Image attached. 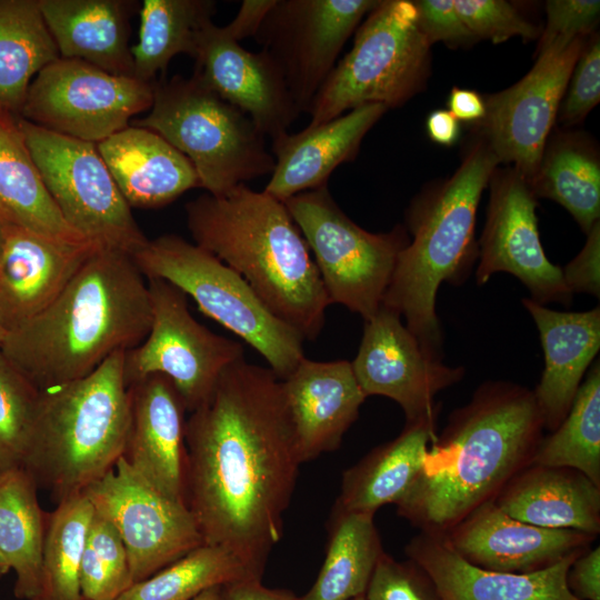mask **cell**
<instances>
[{
    "instance_id": "6da1fadb",
    "label": "cell",
    "mask_w": 600,
    "mask_h": 600,
    "mask_svg": "<svg viewBox=\"0 0 600 600\" xmlns=\"http://www.w3.org/2000/svg\"><path fill=\"white\" fill-rule=\"evenodd\" d=\"M184 499L203 543L262 579L302 463L281 380L238 359L186 421Z\"/></svg>"
},
{
    "instance_id": "7a4b0ae2",
    "label": "cell",
    "mask_w": 600,
    "mask_h": 600,
    "mask_svg": "<svg viewBox=\"0 0 600 600\" xmlns=\"http://www.w3.org/2000/svg\"><path fill=\"white\" fill-rule=\"evenodd\" d=\"M543 430L531 389L484 381L429 446L398 516L421 532L447 534L531 463Z\"/></svg>"
},
{
    "instance_id": "3957f363",
    "label": "cell",
    "mask_w": 600,
    "mask_h": 600,
    "mask_svg": "<svg viewBox=\"0 0 600 600\" xmlns=\"http://www.w3.org/2000/svg\"><path fill=\"white\" fill-rule=\"evenodd\" d=\"M151 319L148 281L132 256L100 247L49 306L6 333L0 351L44 391L138 347Z\"/></svg>"
},
{
    "instance_id": "277c9868",
    "label": "cell",
    "mask_w": 600,
    "mask_h": 600,
    "mask_svg": "<svg viewBox=\"0 0 600 600\" xmlns=\"http://www.w3.org/2000/svg\"><path fill=\"white\" fill-rule=\"evenodd\" d=\"M194 243L238 272L267 308L314 340L330 306L319 271L286 204L240 184L186 204Z\"/></svg>"
},
{
    "instance_id": "5b68a950",
    "label": "cell",
    "mask_w": 600,
    "mask_h": 600,
    "mask_svg": "<svg viewBox=\"0 0 600 600\" xmlns=\"http://www.w3.org/2000/svg\"><path fill=\"white\" fill-rule=\"evenodd\" d=\"M499 161L480 139L456 172L414 199L407 212L412 234L400 252L382 306L406 320L422 350L443 359L436 299L443 282L462 284L478 259L476 217L482 192Z\"/></svg>"
},
{
    "instance_id": "8992f818",
    "label": "cell",
    "mask_w": 600,
    "mask_h": 600,
    "mask_svg": "<svg viewBox=\"0 0 600 600\" xmlns=\"http://www.w3.org/2000/svg\"><path fill=\"white\" fill-rule=\"evenodd\" d=\"M126 352L78 380L40 391L22 463L58 503L83 493L123 456L130 424Z\"/></svg>"
},
{
    "instance_id": "52a82bcc",
    "label": "cell",
    "mask_w": 600,
    "mask_h": 600,
    "mask_svg": "<svg viewBox=\"0 0 600 600\" xmlns=\"http://www.w3.org/2000/svg\"><path fill=\"white\" fill-rule=\"evenodd\" d=\"M132 126L157 132L184 154L210 194H223L274 168L266 136L253 121L192 76L156 81L149 113Z\"/></svg>"
},
{
    "instance_id": "ba28073f",
    "label": "cell",
    "mask_w": 600,
    "mask_h": 600,
    "mask_svg": "<svg viewBox=\"0 0 600 600\" xmlns=\"http://www.w3.org/2000/svg\"><path fill=\"white\" fill-rule=\"evenodd\" d=\"M356 31L352 48L314 97L308 126L366 104L396 108L424 87L431 44L413 1H380Z\"/></svg>"
},
{
    "instance_id": "9c48e42d",
    "label": "cell",
    "mask_w": 600,
    "mask_h": 600,
    "mask_svg": "<svg viewBox=\"0 0 600 600\" xmlns=\"http://www.w3.org/2000/svg\"><path fill=\"white\" fill-rule=\"evenodd\" d=\"M132 258L146 278L173 284L250 344L280 380L306 358L303 337L277 318L238 272L196 243L163 234L148 240Z\"/></svg>"
},
{
    "instance_id": "30bf717a",
    "label": "cell",
    "mask_w": 600,
    "mask_h": 600,
    "mask_svg": "<svg viewBox=\"0 0 600 600\" xmlns=\"http://www.w3.org/2000/svg\"><path fill=\"white\" fill-rule=\"evenodd\" d=\"M319 271L329 304L371 318L381 307L398 257L409 243L402 227L369 232L333 200L328 184L283 202Z\"/></svg>"
},
{
    "instance_id": "8fae6325",
    "label": "cell",
    "mask_w": 600,
    "mask_h": 600,
    "mask_svg": "<svg viewBox=\"0 0 600 600\" xmlns=\"http://www.w3.org/2000/svg\"><path fill=\"white\" fill-rule=\"evenodd\" d=\"M18 127L66 222L84 239L130 256L148 238L140 230L97 144L17 117Z\"/></svg>"
},
{
    "instance_id": "7c38bea8",
    "label": "cell",
    "mask_w": 600,
    "mask_h": 600,
    "mask_svg": "<svg viewBox=\"0 0 600 600\" xmlns=\"http://www.w3.org/2000/svg\"><path fill=\"white\" fill-rule=\"evenodd\" d=\"M147 281L151 326L146 339L126 352V380L129 386L151 374L167 377L190 413L210 397L224 369L244 357L243 347L199 323L180 289L158 278Z\"/></svg>"
},
{
    "instance_id": "4fadbf2b",
    "label": "cell",
    "mask_w": 600,
    "mask_h": 600,
    "mask_svg": "<svg viewBox=\"0 0 600 600\" xmlns=\"http://www.w3.org/2000/svg\"><path fill=\"white\" fill-rule=\"evenodd\" d=\"M152 101V83L60 57L34 77L19 117L97 144L127 128Z\"/></svg>"
},
{
    "instance_id": "5bb4252c",
    "label": "cell",
    "mask_w": 600,
    "mask_h": 600,
    "mask_svg": "<svg viewBox=\"0 0 600 600\" xmlns=\"http://www.w3.org/2000/svg\"><path fill=\"white\" fill-rule=\"evenodd\" d=\"M586 38H558L538 49L532 69L508 89L483 97L482 140L499 163L534 179Z\"/></svg>"
},
{
    "instance_id": "9a60e30c",
    "label": "cell",
    "mask_w": 600,
    "mask_h": 600,
    "mask_svg": "<svg viewBox=\"0 0 600 600\" xmlns=\"http://www.w3.org/2000/svg\"><path fill=\"white\" fill-rule=\"evenodd\" d=\"M376 0H276L253 37L281 69L299 111L311 103Z\"/></svg>"
},
{
    "instance_id": "2e32d148",
    "label": "cell",
    "mask_w": 600,
    "mask_h": 600,
    "mask_svg": "<svg viewBox=\"0 0 600 600\" xmlns=\"http://www.w3.org/2000/svg\"><path fill=\"white\" fill-rule=\"evenodd\" d=\"M84 493L120 534L133 583L203 543L188 507L151 486L123 457Z\"/></svg>"
},
{
    "instance_id": "e0dca14e",
    "label": "cell",
    "mask_w": 600,
    "mask_h": 600,
    "mask_svg": "<svg viewBox=\"0 0 600 600\" xmlns=\"http://www.w3.org/2000/svg\"><path fill=\"white\" fill-rule=\"evenodd\" d=\"M484 228L478 244L476 280L484 284L498 272L518 278L533 301L571 304L562 268L547 258L540 241L536 196L512 167L494 170Z\"/></svg>"
},
{
    "instance_id": "ac0fdd59",
    "label": "cell",
    "mask_w": 600,
    "mask_h": 600,
    "mask_svg": "<svg viewBox=\"0 0 600 600\" xmlns=\"http://www.w3.org/2000/svg\"><path fill=\"white\" fill-rule=\"evenodd\" d=\"M350 362L363 394L394 400L406 422L438 424L436 396L464 376L463 367L430 358L401 317L382 304L364 320L358 353Z\"/></svg>"
},
{
    "instance_id": "d6986e66",
    "label": "cell",
    "mask_w": 600,
    "mask_h": 600,
    "mask_svg": "<svg viewBox=\"0 0 600 600\" xmlns=\"http://www.w3.org/2000/svg\"><path fill=\"white\" fill-rule=\"evenodd\" d=\"M192 77L246 113L271 140L288 132L299 111L270 54L251 52L212 20L198 33Z\"/></svg>"
},
{
    "instance_id": "ffe728a7",
    "label": "cell",
    "mask_w": 600,
    "mask_h": 600,
    "mask_svg": "<svg viewBox=\"0 0 600 600\" xmlns=\"http://www.w3.org/2000/svg\"><path fill=\"white\" fill-rule=\"evenodd\" d=\"M464 560L482 569L532 573L579 556L597 536L536 527L504 513L493 501L473 510L442 536Z\"/></svg>"
},
{
    "instance_id": "44dd1931",
    "label": "cell",
    "mask_w": 600,
    "mask_h": 600,
    "mask_svg": "<svg viewBox=\"0 0 600 600\" xmlns=\"http://www.w3.org/2000/svg\"><path fill=\"white\" fill-rule=\"evenodd\" d=\"M100 247L8 222L0 250V322L6 331L49 306Z\"/></svg>"
},
{
    "instance_id": "7402d4cb",
    "label": "cell",
    "mask_w": 600,
    "mask_h": 600,
    "mask_svg": "<svg viewBox=\"0 0 600 600\" xmlns=\"http://www.w3.org/2000/svg\"><path fill=\"white\" fill-rule=\"evenodd\" d=\"M129 391L130 424L122 457L151 486L186 504L187 410L181 398L158 373L129 384Z\"/></svg>"
},
{
    "instance_id": "603a6c76",
    "label": "cell",
    "mask_w": 600,
    "mask_h": 600,
    "mask_svg": "<svg viewBox=\"0 0 600 600\" xmlns=\"http://www.w3.org/2000/svg\"><path fill=\"white\" fill-rule=\"evenodd\" d=\"M281 384L302 463L338 449L367 399L348 360L303 358Z\"/></svg>"
},
{
    "instance_id": "cb8c5ba5",
    "label": "cell",
    "mask_w": 600,
    "mask_h": 600,
    "mask_svg": "<svg viewBox=\"0 0 600 600\" xmlns=\"http://www.w3.org/2000/svg\"><path fill=\"white\" fill-rule=\"evenodd\" d=\"M387 110L382 104H366L300 132L277 137L271 147L274 168L263 191L284 202L328 184L337 167L356 158L364 136Z\"/></svg>"
},
{
    "instance_id": "d4e9b609",
    "label": "cell",
    "mask_w": 600,
    "mask_h": 600,
    "mask_svg": "<svg viewBox=\"0 0 600 600\" xmlns=\"http://www.w3.org/2000/svg\"><path fill=\"white\" fill-rule=\"evenodd\" d=\"M404 553L430 576L442 600H579L566 582L578 556L538 572H499L471 564L442 536L421 531Z\"/></svg>"
},
{
    "instance_id": "484cf974",
    "label": "cell",
    "mask_w": 600,
    "mask_h": 600,
    "mask_svg": "<svg viewBox=\"0 0 600 600\" xmlns=\"http://www.w3.org/2000/svg\"><path fill=\"white\" fill-rule=\"evenodd\" d=\"M539 333L544 368L532 390L544 430L553 431L568 414L600 349V308L567 312L522 299Z\"/></svg>"
},
{
    "instance_id": "4316f807",
    "label": "cell",
    "mask_w": 600,
    "mask_h": 600,
    "mask_svg": "<svg viewBox=\"0 0 600 600\" xmlns=\"http://www.w3.org/2000/svg\"><path fill=\"white\" fill-rule=\"evenodd\" d=\"M97 148L130 208H160L200 187L191 161L152 130L128 126Z\"/></svg>"
},
{
    "instance_id": "83f0119b",
    "label": "cell",
    "mask_w": 600,
    "mask_h": 600,
    "mask_svg": "<svg viewBox=\"0 0 600 600\" xmlns=\"http://www.w3.org/2000/svg\"><path fill=\"white\" fill-rule=\"evenodd\" d=\"M493 502L511 518L536 527L600 533V487L572 468L529 464Z\"/></svg>"
},
{
    "instance_id": "f1b7e54d",
    "label": "cell",
    "mask_w": 600,
    "mask_h": 600,
    "mask_svg": "<svg viewBox=\"0 0 600 600\" xmlns=\"http://www.w3.org/2000/svg\"><path fill=\"white\" fill-rule=\"evenodd\" d=\"M60 57L117 76L134 77L129 47L132 2L122 0H38Z\"/></svg>"
},
{
    "instance_id": "f546056e",
    "label": "cell",
    "mask_w": 600,
    "mask_h": 600,
    "mask_svg": "<svg viewBox=\"0 0 600 600\" xmlns=\"http://www.w3.org/2000/svg\"><path fill=\"white\" fill-rule=\"evenodd\" d=\"M438 424L406 422L393 440L372 449L342 474L334 510L367 513L397 504L418 477Z\"/></svg>"
},
{
    "instance_id": "4dcf8cb0",
    "label": "cell",
    "mask_w": 600,
    "mask_h": 600,
    "mask_svg": "<svg viewBox=\"0 0 600 600\" xmlns=\"http://www.w3.org/2000/svg\"><path fill=\"white\" fill-rule=\"evenodd\" d=\"M0 211L13 223L48 237L89 241L63 219L18 127L0 111Z\"/></svg>"
},
{
    "instance_id": "1f68e13d",
    "label": "cell",
    "mask_w": 600,
    "mask_h": 600,
    "mask_svg": "<svg viewBox=\"0 0 600 600\" xmlns=\"http://www.w3.org/2000/svg\"><path fill=\"white\" fill-rule=\"evenodd\" d=\"M38 486L22 467L0 474V551L16 574L14 596L40 594L42 549L48 513L40 507Z\"/></svg>"
},
{
    "instance_id": "d6a6232c",
    "label": "cell",
    "mask_w": 600,
    "mask_h": 600,
    "mask_svg": "<svg viewBox=\"0 0 600 600\" xmlns=\"http://www.w3.org/2000/svg\"><path fill=\"white\" fill-rule=\"evenodd\" d=\"M59 58L38 0H0V111L19 117L34 77Z\"/></svg>"
},
{
    "instance_id": "836d02e7",
    "label": "cell",
    "mask_w": 600,
    "mask_h": 600,
    "mask_svg": "<svg viewBox=\"0 0 600 600\" xmlns=\"http://www.w3.org/2000/svg\"><path fill=\"white\" fill-rule=\"evenodd\" d=\"M530 188L536 198H548L561 204L586 233L599 222V157L578 133H561L547 141Z\"/></svg>"
},
{
    "instance_id": "e575fe53",
    "label": "cell",
    "mask_w": 600,
    "mask_h": 600,
    "mask_svg": "<svg viewBox=\"0 0 600 600\" xmlns=\"http://www.w3.org/2000/svg\"><path fill=\"white\" fill-rule=\"evenodd\" d=\"M382 552L373 516L333 509L324 561L300 600H352L364 596Z\"/></svg>"
},
{
    "instance_id": "d590c367",
    "label": "cell",
    "mask_w": 600,
    "mask_h": 600,
    "mask_svg": "<svg viewBox=\"0 0 600 600\" xmlns=\"http://www.w3.org/2000/svg\"><path fill=\"white\" fill-rule=\"evenodd\" d=\"M214 13L210 0H143L139 39L131 47L134 78L154 84L177 54L194 58L198 33Z\"/></svg>"
},
{
    "instance_id": "8d00e7d4",
    "label": "cell",
    "mask_w": 600,
    "mask_h": 600,
    "mask_svg": "<svg viewBox=\"0 0 600 600\" xmlns=\"http://www.w3.org/2000/svg\"><path fill=\"white\" fill-rule=\"evenodd\" d=\"M530 464L572 468L600 487V363L593 362L563 421L538 443Z\"/></svg>"
},
{
    "instance_id": "74e56055",
    "label": "cell",
    "mask_w": 600,
    "mask_h": 600,
    "mask_svg": "<svg viewBox=\"0 0 600 600\" xmlns=\"http://www.w3.org/2000/svg\"><path fill=\"white\" fill-rule=\"evenodd\" d=\"M93 516L84 492L58 502L48 513L37 600H82L80 564Z\"/></svg>"
},
{
    "instance_id": "f35d334b",
    "label": "cell",
    "mask_w": 600,
    "mask_h": 600,
    "mask_svg": "<svg viewBox=\"0 0 600 600\" xmlns=\"http://www.w3.org/2000/svg\"><path fill=\"white\" fill-rule=\"evenodd\" d=\"M256 577L231 551L202 543L151 577L133 583L117 600H193L212 587Z\"/></svg>"
},
{
    "instance_id": "ab89813d",
    "label": "cell",
    "mask_w": 600,
    "mask_h": 600,
    "mask_svg": "<svg viewBox=\"0 0 600 600\" xmlns=\"http://www.w3.org/2000/svg\"><path fill=\"white\" fill-rule=\"evenodd\" d=\"M82 600H117L132 584L129 557L113 524L94 510L80 564Z\"/></svg>"
},
{
    "instance_id": "60d3db41",
    "label": "cell",
    "mask_w": 600,
    "mask_h": 600,
    "mask_svg": "<svg viewBox=\"0 0 600 600\" xmlns=\"http://www.w3.org/2000/svg\"><path fill=\"white\" fill-rule=\"evenodd\" d=\"M40 391L0 351V474L22 467Z\"/></svg>"
},
{
    "instance_id": "b9f144b4",
    "label": "cell",
    "mask_w": 600,
    "mask_h": 600,
    "mask_svg": "<svg viewBox=\"0 0 600 600\" xmlns=\"http://www.w3.org/2000/svg\"><path fill=\"white\" fill-rule=\"evenodd\" d=\"M454 7L476 40L500 43L512 37L532 40L538 28L508 1L453 0Z\"/></svg>"
},
{
    "instance_id": "7bdbcfd3",
    "label": "cell",
    "mask_w": 600,
    "mask_h": 600,
    "mask_svg": "<svg viewBox=\"0 0 600 600\" xmlns=\"http://www.w3.org/2000/svg\"><path fill=\"white\" fill-rule=\"evenodd\" d=\"M367 600H442L430 576L411 559L382 552L364 592Z\"/></svg>"
},
{
    "instance_id": "ee69618b",
    "label": "cell",
    "mask_w": 600,
    "mask_h": 600,
    "mask_svg": "<svg viewBox=\"0 0 600 600\" xmlns=\"http://www.w3.org/2000/svg\"><path fill=\"white\" fill-rule=\"evenodd\" d=\"M600 99V41L598 34L586 40L574 63L558 116L566 126L583 121Z\"/></svg>"
},
{
    "instance_id": "f6af8a7d",
    "label": "cell",
    "mask_w": 600,
    "mask_h": 600,
    "mask_svg": "<svg viewBox=\"0 0 600 600\" xmlns=\"http://www.w3.org/2000/svg\"><path fill=\"white\" fill-rule=\"evenodd\" d=\"M547 23L539 48L558 38H587L596 28L600 16L598 0H549L546 2Z\"/></svg>"
},
{
    "instance_id": "bcb514c9",
    "label": "cell",
    "mask_w": 600,
    "mask_h": 600,
    "mask_svg": "<svg viewBox=\"0 0 600 600\" xmlns=\"http://www.w3.org/2000/svg\"><path fill=\"white\" fill-rule=\"evenodd\" d=\"M413 3L419 27L430 44L443 42L459 47L476 41L458 13L453 0H419Z\"/></svg>"
},
{
    "instance_id": "7dc6e473",
    "label": "cell",
    "mask_w": 600,
    "mask_h": 600,
    "mask_svg": "<svg viewBox=\"0 0 600 600\" xmlns=\"http://www.w3.org/2000/svg\"><path fill=\"white\" fill-rule=\"evenodd\" d=\"M587 234L582 250L563 269L568 289L599 297L600 293V224L597 222Z\"/></svg>"
},
{
    "instance_id": "c3c4849f",
    "label": "cell",
    "mask_w": 600,
    "mask_h": 600,
    "mask_svg": "<svg viewBox=\"0 0 600 600\" xmlns=\"http://www.w3.org/2000/svg\"><path fill=\"white\" fill-rule=\"evenodd\" d=\"M567 587L579 600H600V547L589 548L571 563Z\"/></svg>"
},
{
    "instance_id": "681fc988",
    "label": "cell",
    "mask_w": 600,
    "mask_h": 600,
    "mask_svg": "<svg viewBox=\"0 0 600 600\" xmlns=\"http://www.w3.org/2000/svg\"><path fill=\"white\" fill-rule=\"evenodd\" d=\"M276 0H244L236 17L224 26L227 32L238 42L254 37Z\"/></svg>"
},
{
    "instance_id": "f907efd6",
    "label": "cell",
    "mask_w": 600,
    "mask_h": 600,
    "mask_svg": "<svg viewBox=\"0 0 600 600\" xmlns=\"http://www.w3.org/2000/svg\"><path fill=\"white\" fill-rule=\"evenodd\" d=\"M220 600H300L294 593L271 589L261 579H246L222 586Z\"/></svg>"
},
{
    "instance_id": "816d5d0a",
    "label": "cell",
    "mask_w": 600,
    "mask_h": 600,
    "mask_svg": "<svg viewBox=\"0 0 600 600\" xmlns=\"http://www.w3.org/2000/svg\"><path fill=\"white\" fill-rule=\"evenodd\" d=\"M448 107L458 121L480 122L486 114L483 97L469 89L453 88L449 94Z\"/></svg>"
},
{
    "instance_id": "f5cc1de1",
    "label": "cell",
    "mask_w": 600,
    "mask_h": 600,
    "mask_svg": "<svg viewBox=\"0 0 600 600\" xmlns=\"http://www.w3.org/2000/svg\"><path fill=\"white\" fill-rule=\"evenodd\" d=\"M459 121L449 110H434L427 119L429 138L438 144L450 147L459 137Z\"/></svg>"
},
{
    "instance_id": "db71d44e",
    "label": "cell",
    "mask_w": 600,
    "mask_h": 600,
    "mask_svg": "<svg viewBox=\"0 0 600 600\" xmlns=\"http://www.w3.org/2000/svg\"><path fill=\"white\" fill-rule=\"evenodd\" d=\"M221 588L222 587H212L210 589H207L193 600H220Z\"/></svg>"
},
{
    "instance_id": "11a10c76",
    "label": "cell",
    "mask_w": 600,
    "mask_h": 600,
    "mask_svg": "<svg viewBox=\"0 0 600 600\" xmlns=\"http://www.w3.org/2000/svg\"><path fill=\"white\" fill-rule=\"evenodd\" d=\"M10 571V567L0 551V577L6 576Z\"/></svg>"
},
{
    "instance_id": "9f6ffc18",
    "label": "cell",
    "mask_w": 600,
    "mask_h": 600,
    "mask_svg": "<svg viewBox=\"0 0 600 600\" xmlns=\"http://www.w3.org/2000/svg\"><path fill=\"white\" fill-rule=\"evenodd\" d=\"M7 223L8 222L6 221L3 214L0 211V250H1L2 242H3L4 229H6Z\"/></svg>"
},
{
    "instance_id": "6f0895ef",
    "label": "cell",
    "mask_w": 600,
    "mask_h": 600,
    "mask_svg": "<svg viewBox=\"0 0 600 600\" xmlns=\"http://www.w3.org/2000/svg\"><path fill=\"white\" fill-rule=\"evenodd\" d=\"M6 333H7L6 329L3 328V326L0 322V347H1L2 342H3Z\"/></svg>"
},
{
    "instance_id": "680465c9",
    "label": "cell",
    "mask_w": 600,
    "mask_h": 600,
    "mask_svg": "<svg viewBox=\"0 0 600 600\" xmlns=\"http://www.w3.org/2000/svg\"><path fill=\"white\" fill-rule=\"evenodd\" d=\"M352 600H367V599L364 598V596H360V597H357V598H354Z\"/></svg>"
}]
</instances>
